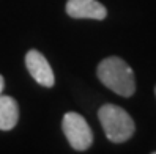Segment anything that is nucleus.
<instances>
[{
  "label": "nucleus",
  "mask_w": 156,
  "mask_h": 154,
  "mask_svg": "<svg viewBox=\"0 0 156 154\" xmlns=\"http://www.w3.org/2000/svg\"><path fill=\"white\" fill-rule=\"evenodd\" d=\"M98 79L114 93L129 98L136 91V79L131 66L120 57H107L98 65Z\"/></svg>",
  "instance_id": "nucleus-1"
},
{
  "label": "nucleus",
  "mask_w": 156,
  "mask_h": 154,
  "mask_svg": "<svg viewBox=\"0 0 156 154\" xmlns=\"http://www.w3.org/2000/svg\"><path fill=\"white\" fill-rule=\"evenodd\" d=\"M98 118L106 132V137L114 143L129 140L136 131L129 113L115 104H104L98 110Z\"/></svg>",
  "instance_id": "nucleus-2"
},
{
  "label": "nucleus",
  "mask_w": 156,
  "mask_h": 154,
  "mask_svg": "<svg viewBox=\"0 0 156 154\" xmlns=\"http://www.w3.org/2000/svg\"><path fill=\"white\" fill-rule=\"evenodd\" d=\"M62 131L68 143L76 151H87L93 143V132L82 115L76 112L65 113L62 120Z\"/></svg>",
  "instance_id": "nucleus-3"
},
{
  "label": "nucleus",
  "mask_w": 156,
  "mask_h": 154,
  "mask_svg": "<svg viewBox=\"0 0 156 154\" xmlns=\"http://www.w3.org/2000/svg\"><path fill=\"white\" fill-rule=\"evenodd\" d=\"M25 66L29 69L30 76L35 79V82H38L43 87H54L55 84V77H54V71L49 65V61L40 50H29L25 55Z\"/></svg>",
  "instance_id": "nucleus-4"
},
{
  "label": "nucleus",
  "mask_w": 156,
  "mask_h": 154,
  "mask_svg": "<svg viewBox=\"0 0 156 154\" xmlns=\"http://www.w3.org/2000/svg\"><path fill=\"white\" fill-rule=\"evenodd\" d=\"M66 13L74 19H95L103 21L107 16V10L96 0H68Z\"/></svg>",
  "instance_id": "nucleus-5"
},
{
  "label": "nucleus",
  "mask_w": 156,
  "mask_h": 154,
  "mask_svg": "<svg viewBox=\"0 0 156 154\" xmlns=\"http://www.w3.org/2000/svg\"><path fill=\"white\" fill-rule=\"evenodd\" d=\"M19 120V105L14 98L0 94V131H10Z\"/></svg>",
  "instance_id": "nucleus-6"
},
{
  "label": "nucleus",
  "mask_w": 156,
  "mask_h": 154,
  "mask_svg": "<svg viewBox=\"0 0 156 154\" xmlns=\"http://www.w3.org/2000/svg\"><path fill=\"white\" fill-rule=\"evenodd\" d=\"M3 87H5V79L0 76V94H2V91H3Z\"/></svg>",
  "instance_id": "nucleus-7"
},
{
  "label": "nucleus",
  "mask_w": 156,
  "mask_h": 154,
  "mask_svg": "<svg viewBox=\"0 0 156 154\" xmlns=\"http://www.w3.org/2000/svg\"><path fill=\"white\" fill-rule=\"evenodd\" d=\"M154 93H156V88H154Z\"/></svg>",
  "instance_id": "nucleus-8"
}]
</instances>
